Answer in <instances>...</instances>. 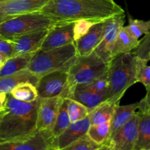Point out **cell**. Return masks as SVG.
Listing matches in <instances>:
<instances>
[{
  "mask_svg": "<svg viewBox=\"0 0 150 150\" xmlns=\"http://www.w3.org/2000/svg\"><path fill=\"white\" fill-rule=\"evenodd\" d=\"M40 11L56 23L82 19L100 22L124 13L114 0H50Z\"/></svg>",
  "mask_w": 150,
  "mask_h": 150,
  "instance_id": "cell-1",
  "label": "cell"
},
{
  "mask_svg": "<svg viewBox=\"0 0 150 150\" xmlns=\"http://www.w3.org/2000/svg\"><path fill=\"white\" fill-rule=\"evenodd\" d=\"M39 100L22 102L7 93L5 106L0 115V143L28 138L38 131Z\"/></svg>",
  "mask_w": 150,
  "mask_h": 150,
  "instance_id": "cell-2",
  "label": "cell"
},
{
  "mask_svg": "<svg viewBox=\"0 0 150 150\" xmlns=\"http://www.w3.org/2000/svg\"><path fill=\"white\" fill-rule=\"evenodd\" d=\"M135 55L133 52L116 56L109 63L110 89L106 101L119 105L121 99L130 86L137 83L135 70Z\"/></svg>",
  "mask_w": 150,
  "mask_h": 150,
  "instance_id": "cell-3",
  "label": "cell"
},
{
  "mask_svg": "<svg viewBox=\"0 0 150 150\" xmlns=\"http://www.w3.org/2000/svg\"><path fill=\"white\" fill-rule=\"evenodd\" d=\"M77 56L74 42L47 51L40 49L32 56L27 70L39 77L57 70L69 71Z\"/></svg>",
  "mask_w": 150,
  "mask_h": 150,
  "instance_id": "cell-4",
  "label": "cell"
},
{
  "mask_svg": "<svg viewBox=\"0 0 150 150\" xmlns=\"http://www.w3.org/2000/svg\"><path fill=\"white\" fill-rule=\"evenodd\" d=\"M109 64L103 61L95 52L86 56H77L69 70V83L65 98L69 91L76 86L92 83L108 71Z\"/></svg>",
  "mask_w": 150,
  "mask_h": 150,
  "instance_id": "cell-5",
  "label": "cell"
},
{
  "mask_svg": "<svg viewBox=\"0 0 150 150\" xmlns=\"http://www.w3.org/2000/svg\"><path fill=\"white\" fill-rule=\"evenodd\" d=\"M55 22L41 11L11 18L0 23V38L8 41L26 34L51 29Z\"/></svg>",
  "mask_w": 150,
  "mask_h": 150,
  "instance_id": "cell-6",
  "label": "cell"
},
{
  "mask_svg": "<svg viewBox=\"0 0 150 150\" xmlns=\"http://www.w3.org/2000/svg\"><path fill=\"white\" fill-rule=\"evenodd\" d=\"M69 83V72L57 70L40 76L36 86L38 98H65Z\"/></svg>",
  "mask_w": 150,
  "mask_h": 150,
  "instance_id": "cell-7",
  "label": "cell"
},
{
  "mask_svg": "<svg viewBox=\"0 0 150 150\" xmlns=\"http://www.w3.org/2000/svg\"><path fill=\"white\" fill-rule=\"evenodd\" d=\"M138 121L139 117L136 111L130 120L107 139L104 144H107L110 150H135L138 138Z\"/></svg>",
  "mask_w": 150,
  "mask_h": 150,
  "instance_id": "cell-8",
  "label": "cell"
},
{
  "mask_svg": "<svg viewBox=\"0 0 150 150\" xmlns=\"http://www.w3.org/2000/svg\"><path fill=\"white\" fill-rule=\"evenodd\" d=\"M125 21L124 13L116 15L105 21L102 39L94 52L106 63L109 64L112 57V50L121 29Z\"/></svg>",
  "mask_w": 150,
  "mask_h": 150,
  "instance_id": "cell-9",
  "label": "cell"
},
{
  "mask_svg": "<svg viewBox=\"0 0 150 150\" xmlns=\"http://www.w3.org/2000/svg\"><path fill=\"white\" fill-rule=\"evenodd\" d=\"M39 99L37 117V130L44 133L50 143V130L54 125L63 98L57 97Z\"/></svg>",
  "mask_w": 150,
  "mask_h": 150,
  "instance_id": "cell-10",
  "label": "cell"
},
{
  "mask_svg": "<svg viewBox=\"0 0 150 150\" xmlns=\"http://www.w3.org/2000/svg\"><path fill=\"white\" fill-rule=\"evenodd\" d=\"M50 0H10L0 2V23L11 18L40 11Z\"/></svg>",
  "mask_w": 150,
  "mask_h": 150,
  "instance_id": "cell-11",
  "label": "cell"
},
{
  "mask_svg": "<svg viewBox=\"0 0 150 150\" xmlns=\"http://www.w3.org/2000/svg\"><path fill=\"white\" fill-rule=\"evenodd\" d=\"M74 22L56 23L49 30L41 50L47 51L74 43Z\"/></svg>",
  "mask_w": 150,
  "mask_h": 150,
  "instance_id": "cell-12",
  "label": "cell"
},
{
  "mask_svg": "<svg viewBox=\"0 0 150 150\" xmlns=\"http://www.w3.org/2000/svg\"><path fill=\"white\" fill-rule=\"evenodd\" d=\"M90 126L91 122L89 117L79 121L71 122L69 127L61 134L51 140L50 146L54 150L63 149L86 135Z\"/></svg>",
  "mask_w": 150,
  "mask_h": 150,
  "instance_id": "cell-13",
  "label": "cell"
},
{
  "mask_svg": "<svg viewBox=\"0 0 150 150\" xmlns=\"http://www.w3.org/2000/svg\"><path fill=\"white\" fill-rule=\"evenodd\" d=\"M49 29H43L26 34L18 37L11 41L13 44L14 50L13 56L25 54H35L39 51Z\"/></svg>",
  "mask_w": 150,
  "mask_h": 150,
  "instance_id": "cell-14",
  "label": "cell"
},
{
  "mask_svg": "<svg viewBox=\"0 0 150 150\" xmlns=\"http://www.w3.org/2000/svg\"><path fill=\"white\" fill-rule=\"evenodd\" d=\"M50 143L44 133L37 131L25 139L0 143V150H49Z\"/></svg>",
  "mask_w": 150,
  "mask_h": 150,
  "instance_id": "cell-15",
  "label": "cell"
},
{
  "mask_svg": "<svg viewBox=\"0 0 150 150\" xmlns=\"http://www.w3.org/2000/svg\"><path fill=\"white\" fill-rule=\"evenodd\" d=\"M105 21L95 23L88 33L75 41L74 45L78 56L88 55L95 51L102 39Z\"/></svg>",
  "mask_w": 150,
  "mask_h": 150,
  "instance_id": "cell-16",
  "label": "cell"
},
{
  "mask_svg": "<svg viewBox=\"0 0 150 150\" xmlns=\"http://www.w3.org/2000/svg\"><path fill=\"white\" fill-rule=\"evenodd\" d=\"M66 98H70L80 103L90 112L106 100L104 97L87 89L85 86H76L72 88Z\"/></svg>",
  "mask_w": 150,
  "mask_h": 150,
  "instance_id": "cell-17",
  "label": "cell"
},
{
  "mask_svg": "<svg viewBox=\"0 0 150 150\" xmlns=\"http://www.w3.org/2000/svg\"><path fill=\"white\" fill-rule=\"evenodd\" d=\"M39 76L33 74L29 70H24L15 74L0 77V92L10 93L12 89L21 83H31L35 86L38 84Z\"/></svg>",
  "mask_w": 150,
  "mask_h": 150,
  "instance_id": "cell-18",
  "label": "cell"
},
{
  "mask_svg": "<svg viewBox=\"0 0 150 150\" xmlns=\"http://www.w3.org/2000/svg\"><path fill=\"white\" fill-rule=\"evenodd\" d=\"M140 107L141 101L129 105H120L119 104L115 105L113 115L110 121V131L109 137L130 120L136 112V110L139 109Z\"/></svg>",
  "mask_w": 150,
  "mask_h": 150,
  "instance_id": "cell-19",
  "label": "cell"
},
{
  "mask_svg": "<svg viewBox=\"0 0 150 150\" xmlns=\"http://www.w3.org/2000/svg\"><path fill=\"white\" fill-rule=\"evenodd\" d=\"M140 43V40L131 35L126 26L121 29L112 50L113 59L120 54L133 52Z\"/></svg>",
  "mask_w": 150,
  "mask_h": 150,
  "instance_id": "cell-20",
  "label": "cell"
},
{
  "mask_svg": "<svg viewBox=\"0 0 150 150\" xmlns=\"http://www.w3.org/2000/svg\"><path fill=\"white\" fill-rule=\"evenodd\" d=\"M138 113L139 121L135 150L150 149V112L139 110Z\"/></svg>",
  "mask_w": 150,
  "mask_h": 150,
  "instance_id": "cell-21",
  "label": "cell"
},
{
  "mask_svg": "<svg viewBox=\"0 0 150 150\" xmlns=\"http://www.w3.org/2000/svg\"><path fill=\"white\" fill-rule=\"evenodd\" d=\"M34 54H25L13 56L7 59L5 64L0 70V77L15 74L26 70Z\"/></svg>",
  "mask_w": 150,
  "mask_h": 150,
  "instance_id": "cell-22",
  "label": "cell"
},
{
  "mask_svg": "<svg viewBox=\"0 0 150 150\" xmlns=\"http://www.w3.org/2000/svg\"><path fill=\"white\" fill-rule=\"evenodd\" d=\"M70 117L68 113L67 108V98H63L59 108L58 114L56 118L54 124L49 133V140L51 143V140L57 137L61 134L71 124Z\"/></svg>",
  "mask_w": 150,
  "mask_h": 150,
  "instance_id": "cell-23",
  "label": "cell"
},
{
  "mask_svg": "<svg viewBox=\"0 0 150 150\" xmlns=\"http://www.w3.org/2000/svg\"><path fill=\"white\" fill-rule=\"evenodd\" d=\"M114 105L104 101L90 112L91 125H99L111 121L114 111Z\"/></svg>",
  "mask_w": 150,
  "mask_h": 150,
  "instance_id": "cell-24",
  "label": "cell"
},
{
  "mask_svg": "<svg viewBox=\"0 0 150 150\" xmlns=\"http://www.w3.org/2000/svg\"><path fill=\"white\" fill-rule=\"evenodd\" d=\"M10 94L14 98L25 103H32L38 98L36 86L28 82L17 85L12 89Z\"/></svg>",
  "mask_w": 150,
  "mask_h": 150,
  "instance_id": "cell-25",
  "label": "cell"
},
{
  "mask_svg": "<svg viewBox=\"0 0 150 150\" xmlns=\"http://www.w3.org/2000/svg\"><path fill=\"white\" fill-rule=\"evenodd\" d=\"M149 61L135 56V70L137 82H140L148 90L150 88V65L147 64Z\"/></svg>",
  "mask_w": 150,
  "mask_h": 150,
  "instance_id": "cell-26",
  "label": "cell"
},
{
  "mask_svg": "<svg viewBox=\"0 0 150 150\" xmlns=\"http://www.w3.org/2000/svg\"><path fill=\"white\" fill-rule=\"evenodd\" d=\"M110 122L99 125H91L87 135L96 143L103 144L109 137Z\"/></svg>",
  "mask_w": 150,
  "mask_h": 150,
  "instance_id": "cell-27",
  "label": "cell"
},
{
  "mask_svg": "<svg viewBox=\"0 0 150 150\" xmlns=\"http://www.w3.org/2000/svg\"><path fill=\"white\" fill-rule=\"evenodd\" d=\"M67 108L71 122L83 120L90 114L89 110L85 105L70 98H67Z\"/></svg>",
  "mask_w": 150,
  "mask_h": 150,
  "instance_id": "cell-28",
  "label": "cell"
},
{
  "mask_svg": "<svg viewBox=\"0 0 150 150\" xmlns=\"http://www.w3.org/2000/svg\"><path fill=\"white\" fill-rule=\"evenodd\" d=\"M131 35L139 39L143 35H146L150 31V19L149 21L138 20L129 18V25L126 26Z\"/></svg>",
  "mask_w": 150,
  "mask_h": 150,
  "instance_id": "cell-29",
  "label": "cell"
},
{
  "mask_svg": "<svg viewBox=\"0 0 150 150\" xmlns=\"http://www.w3.org/2000/svg\"><path fill=\"white\" fill-rule=\"evenodd\" d=\"M87 89H90L95 93L99 94L104 97L106 100L108 95L109 89H110V83H109L108 73H105L102 76L99 77L93 81L92 83L88 85H84ZM106 101V100H105Z\"/></svg>",
  "mask_w": 150,
  "mask_h": 150,
  "instance_id": "cell-30",
  "label": "cell"
},
{
  "mask_svg": "<svg viewBox=\"0 0 150 150\" xmlns=\"http://www.w3.org/2000/svg\"><path fill=\"white\" fill-rule=\"evenodd\" d=\"M101 145L94 142L86 134L68 146H65L63 149L59 150H96Z\"/></svg>",
  "mask_w": 150,
  "mask_h": 150,
  "instance_id": "cell-31",
  "label": "cell"
},
{
  "mask_svg": "<svg viewBox=\"0 0 150 150\" xmlns=\"http://www.w3.org/2000/svg\"><path fill=\"white\" fill-rule=\"evenodd\" d=\"M98 23L95 21L91 20H78L74 23V42L88 33L91 27L95 23Z\"/></svg>",
  "mask_w": 150,
  "mask_h": 150,
  "instance_id": "cell-32",
  "label": "cell"
},
{
  "mask_svg": "<svg viewBox=\"0 0 150 150\" xmlns=\"http://www.w3.org/2000/svg\"><path fill=\"white\" fill-rule=\"evenodd\" d=\"M135 55L139 58L149 61L150 59V31L148 34L140 40V43L133 51Z\"/></svg>",
  "mask_w": 150,
  "mask_h": 150,
  "instance_id": "cell-33",
  "label": "cell"
},
{
  "mask_svg": "<svg viewBox=\"0 0 150 150\" xmlns=\"http://www.w3.org/2000/svg\"><path fill=\"white\" fill-rule=\"evenodd\" d=\"M0 53L7 56L8 58L13 57L14 54L13 42L0 38Z\"/></svg>",
  "mask_w": 150,
  "mask_h": 150,
  "instance_id": "cell-34",
  "label": "cell"
},
{
  "mask_svg": "<svg viewBox=\"0 0 150 150\" xmlns=\"http://www.w3.org/2000/svg\"><path fill=\"white\" fill-rule=\"evenodd\" d=\"M138 110L146 111L150 112V88L146 90V95L141 100V107Z\"/></svg>",
  "mask_w": 150,
  "mask_h": 150,
  "instance_id": "cell-35",
  "label": "cell"
},
{
  "mask_svg": "<svg viewBox=\"0 0 150 150\" xmlns=\"http://www.w3.org/2000/svg\"><path fill=\"white\" fill-rule=\"evenodd\" d=\"M7 93L0 92V111H3L5 106L6 100H7Z\"/></svg>",
  "mask_w": 150,
  "mask_h": 150,
  "instance_id": "cell-36",
  "label": "cell"
},
{
  "mask_svg": "<svg viewBox=\"0 0 150 150\" xmlns=\"http://www.w3.org/2000/svg\"><path fill=\"white\" fill-rule=\"evenodd\" d=\"M7 59H8V57H7V56H5L4 54L0 53V70H1V69L2 68L3 66L4 65V64H5Z\"/></svg>",
  "mask_w": 150,
  "mask_h": 150,
  "instance_id": "cell-37",
  "label": "cell"
},
{
  "mask_svg": "<svg viewBox=\"0 0 150 150\" xmlns=\"http://www.w3.org/2000/svg\"><path fill=\"white\" fill-rule=\"evenodd\" d=\"M96 150H110V149L107 144H101L99 147L97 148Z\"/></svg>",
  "mask_w": 150,
  "mask_h": 150,
  "instance_id": "cell-38",
  "label": "cell"
},
{
  "mask_svg": "<svg viewBox=\"0 0 150 150\" xmlns=\"http://www.w3.org/2000/svg\"><path fill=\"white\" fill-rule=\"evenodd\" d=\"M10 1V0H0V2H4V1Z\"/></svg>",
  "mask_w": 150,
  "mask_h": 150,
  "instance_id": "cell-39",
  "label": "cell"
},
{
  "mask_svg": "<svg viewBox=\"0 0 150 150\" xmlns=\"http://www.w3.org/2000/svg\"><path fill=\"white\" fill-rule=\"evenodd\" d=\"M49 150H54V149H52V148H51V149H50Z\"/></svg>",
  "mask_w": 150,
  "mask_h": 150,
  "instance_id": "cell-40",
  "label": "cell"
},
{
  "mask_svg": "<svg viewBox=\"0 0 150 150\" xmlns=\"http://www.w3.org/2000/svg\"><path fill=\"white\" fill-rule=\"evenodd\" d=\"M142 150H150V149H142Z\"/></svg>",
  "mask_w": 150,
  "mask_h": 150,
  "instance_id": "cell-41",
  "label": "cell"
},
{
  "mask_svg": "<svg viewBox=\"0 0 150 150\" xmlns=\"http://www.w3.org/2000/svg\"><path fill=\"white\" fill-rule=\"evenodd\" d=\"M1 111H0V115H1Z\"/></svg>",
  "mask_w": 150,
  "mask_h": 150,
  "instance_id": "cell-42",
  "label": "cell"
},
{
  "mask_svg": "<svg viewBox=\"0 0 150 150\" xmlns=\"http://www.w3.org/2000/svg\"><path fill=\"white\" fill-rule=\"evenodd\" d=\"M149 61H150V59H149Z\"/></svg>",
  "mask_w": 150,
  "mask_h": 150,
  "instance_id": "cell-43",
  "label": "cell"
}]
</instances>
